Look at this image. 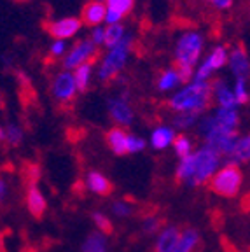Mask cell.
I'll list each match as a JSON object with an SVG mask.
<instances>
[{
	"instance_id": "obj_5",
	"label": "cell",
	"mask_w": 250,
	"mask_h": 252,
	"mask_svg": "<svg viewBox=\"0 0 250 252\" xmlns=\"http://www.w3.org/2000/svg\"><path fill=\"white\" fill-rule=\"evenodd\" d=\"M192 159H194V173H192L191 182L188 184L191 188H199V186L208 184L210 177L222 165V156L212 147L205 146V144L192 151Z\"/></svg>"
},
{
	"instance_id": "obj_14",
	"label": "cell",
	"mask_w": 250,
	"mask_h": 252,
	"mask_svg": "<svg viewBox=\"0 0 250 252\" xmlns=\"http://www.w3.org/2000/svg\"><path fill=\"white\" fill-rule=\"evenodd\" d=\"M25 201H27V209H28V212H30L31 217H37V219H40V217L46 214L47 200H46V196H44V193L40 191L39 188H37L35 184L28 186Z\"/></svg>"
},
{
	"instance_id": "obj_6",
	"label": "cell",
	"mask_w": 250,
	"mask_h": 252,
	"mask_svg": "<svg viewBox=\"0 0 250 252\" xmlns=\"http://www.w3.org/2000/svg\"><path fill=\"white\" fill-rule=\"evenodd\" d=\"M227 65V47L226 46H215L203 60L198 63L192 74V81L198 83H210L214 74Z\"/></svg>"
},
{
	"instance_id": "obj_41",
	"label": "cell",
	"mask_w": 250,
	"mask_h": 252,
	"mask_svg": "<svg viewBox=\"0 0 250 252\" xmlns=\"http://www.w3.org/2000/svg\"><path fill=\"white\" fill-rule=\"evenodd\" d=\"M5 138V131H4V126H0V142H4Z\"/></svg>"
},
{
	"instance_id": "obj_26",
	"label": "cell",
	"mask_w": 250,
	"mask_h": 252,
	"mask_svg": "<svg viewBox=\"0 0 250 252\" xmlns=\"http://www.w3.org/2000/svg\"><path fill=\"white\" fill-rule=\"evenodd\" d=\"M172 147H173V153L180 158L188 156V154H191L192 151H194V144H192V138L189 137V135L186 133H179L175 135V138H173L172 142Z\"/></svg>"
},
{
	"instance_id": "obj_40",
	"label": "cell",
	"mask_w": 250,
	"mask_h": 252,
	"mask_svg": "<svg viewBox=\"0 0 250 252\" xmlns=\"http://www.w3.org/2000/svg\"><path fill=\"white\" fill-rule=\"evenodd\" d=\"M226 252H243V251H240V249H235V247H231V245H227Z\"/></svg>"
},
{
	"instance_id": "obj_1",
	"label": "cell",
	"mask_w": 250,
	"mask_h": 252,
	"mask_svg": "<svg viewBox=\"0 0 250 252\" xmlns=\"http://www.w3.org/2000/svg\"><path fill=\"white\" fill-rule=\"evenodd\" d=\"M205 47V37L201 32L198 30H186L179 35L175 42V65L182 84L192 81V74H194L196 65L199 63V58L203 55Z\"/></svg>"
},
{
	"instance_id": "obj_21",
	"label": "cell",
	"mask_w": 250,
	"mask_h": 252,
	"mask_svg": "<svg viewBox=\"0 0 250 252\" xmlns=\"http://www.w3.org/2000/svg\"><path fill=\"white\" fill-rule=\"evenodd\" d=\"M93 75H94V62L82 63V65H79V67H75L72 70V77H74L75 88H77L79 93H84V91L90 90Z\"/></svg>"
},
{
	"instance_id": "obj_33",
	"label": "cell",
	"mask_w": 250,
	"mask_h": 252,
	"mask_svg": "<svg viewBox=\"0 0 250 252\" xmlns=\"http://www.w3.org/2000/svg\"><path fill=\"white\" fill-rule=\"evenodd\" d=\"M112 214L116 217H121V219L129 217L133 214V205L129 203V201H126V200L114 201V203H112Z\"/></svg>"
},
{
	"instance_id": "obj_3",
	"label": "cell",
	"mask_w": 250,
	"mask_h": 252,
	"mask_svg": "<svg viewBox=\"0 0 250 252\" xmlns=\"http://www.w3.org/2000/svg\"><path fill=\"white\" fill-rule=\"evenodd\" d=\"M243 170L242 165L226 159L222 165L217 168V172L214 173L208 181V188L212 193H215L217 196L222 198H235L240 194L243 188Z\"/></svg>"
},
{
	"instance_id": "obj_16",
	"label": "cell",
	"mask_w": 250,
	"mask_h": 252,
	"mask_svg": "<svg viewBox=\"0 0 250 252\" xmlns=\"http://www.w3.org/2000/svg\"><path fill=\"white\" fill-rule=\"evenodd\" d=\"M175 130H173V126L168 125H159L156 126L153 131H151V138H149V144L151 147L156 151H164L168 149L172 146L173 138H175Z\"/></svg>"
},
{
	"instance_id": "obj_18",
	"label": "cell",
	"mask_w": 250,
	"mask_h": 252,
	"mask_svg": "<svg viewBox=\"0 0 250 252\" xmlns=\"http://www.w3.org/2000/svg\"><path fill=\"white\" fill-rule=\"evenodd\" d=\"M86 188L90 189L91 193L98 194V196H109L112 193V182L103 175L102 172L91 170L86 173Z\"/></svg>"
},
{
	"instance_id": "obj_32",
	"label": "cell",
	"mask_w": 250,
	"mask_h": 252,
	"mask_svg": "<svg viewBox=\"0 0 250 252\" xmlns=\"http://www.w3.org/2000/svg\"><path fill=\"white\" fill-rule=\"evenodd\" d=\"M147 147V142L140 137V135L135 133H128V138H126V149H128V154H138Z\"/></svg>"
},
{
	"instance_id": "obj_22",
	"label": "cell",
	"mask_w": 250,
	"mask_h": 252,
	"mask_svg": "<svg viewBox=\"0 0 250 252\" xmlns=\"http://www.w3.org/2000/svg\"><path fill=\"white\" fill-rule=\"evenodd\" d=\"M180 84H182V79H180V75L175 67L161 70L156 79V88L161 91V93H168V91L179 90Z\"/></svg>"
},
{
	"instance_id": "obj_30",
	"label": "cell",
	"mask_w": 250,
	"mask_h": 252,
	"mask_svg": "<svg viewBox=\"0 0 250 252\" xmlns=\"http://www.w3.org/2000/svg\"><path fill=\"white\" fill-rule=\"evenodd\" d=\"M4 131H5L4 144H7V146L18 147L21 142H23V130H21L18 125H14V123H9V125H5Z\"/></svg>"
},
{
	"instance_id": "obj_28",
	"label": "cell",
	"mask_w": 250,
	"mask_h": 252,
	"mask_svg": "<svg viewBox=\"0 0 250 252\" xmlns=\"http://www.w3.org/2000/svg\"><path fill=\"white\" fill-rule=\"evenodd\" d=\"M233 90V94H235L236 102L238 105H245L249 103L250 98V91H249V79H243V77H235V86L231 88Z\"/></svg>"
},
{
	"instance_id": "obj_34",
	"label": "cell",
	"mask_w": 250,
	"mask_h": 252,
	"mask_svg": "<svg viewBox=\"0 0 250 252\" xmlns=\"http://www.w3.org/2000/svg\"><path fill=\"white\" fill-rule=\"evenodd\" d=\"M142 229H144V233H147V235H156L161 229V219L157 216H147L144 219Z\"/></svg>"
},
{
	"instance_id": "obj_8",
	"label": "cell",
	"mask_w": 250,
	"mask_h": 252,
	"mask_svg": "<svg viewBox=\"0 0 250 252\" xmlns=\"http://www.w3.org/2000/svg\"><path fill=\"white\" fill-rule=\"evenodd\" d=\"M77 88H75L74 77L70 70H63L55 75L51 83V94L58 103H70L77 96Z\"/></svg>"
},
{
	"instance_id": "obj_25",
	"label": "cell",
	"mask_w": 250,
	"mask_h": 252,
	"mask_svg": "<svg viewBox=\"0 0 250 252\" xmlns=\"http://www.w3.org/2000/svg\"><path fill=\"white\" fill-rule=\"evenodd\" d=\"M231 161L238 163H247L250 159V137L249 135H240L238 140H236L235 151H233V156L229 158Z\"/></svg>"
},
{
	"instance_id": "obj_35",
	"label": "cell",
	"mask_w": 250,
	"mask_h": 252,
	"mask_svg": "<svg viewBox=\"0 0 250 252\" xmlns=\"http://www.w3.org/2000/svg\"><path fill=\"white\" fill-rule=\"evenodd\" d=\"M66 49H68V44H66V40H56L53 39L51 46H49V56L55 60H60L65 56Z\"/></svg>"
},
{
	"instance_id": "obj_10",
	"label": "cell",
	"mask_w": 250,
	"mask_h": 252,
	"mask_svg": "<svg viewBox=\"0 0 250 252\" xmlns=\"http://www.w3.org/2000/svg\"><path fill=\"white\" fill-rule=\"evenodd\" d=\"M107 110H109V116L119 128H128V126L133 125V119H135V114H133L131 105L128 103V100L123 98V96H114V98H109L107 102Z\"/></svg>"
},
{
	"instance_id": "obj_27",
	"label": "cell",
	"mask_w": 250,
	"mask_h": 252,
	"mask_svg": "<svg viewBox=\"0 0 250 252\" xmlns=\"http://www.w3.org/2000/svg\"><path fill=\"white\" fill-rule=\"evenodd\" d=\"M103 4H105L107 11L116 12L125 20L135 7V0H103Z\"/></svg>"
},
{
	"instance_id": "obj_19",
	"label": "cell",
	"mask_w": 250,
	"mask_h": 252,
	"mask_svg": "<svg viewBox=\"0 0 250 252\" xmlns=\"http://www.w3.org/2000/svg\"><path fill=\"white\" fill-rule=\"evenodd\" d=\"M126 138H128V131L125 128H119V126H114L107 131L105 142L109 149L112 151L116 156H126L128 149H126Z\"/></svg>"
},
{
	"instance_id": "obj_20",
	"label": "cell",
	"mask_w": 250,
	"mask_h": 252,
	"mask_svg": "<svg viewBox=\"0 0 250 252\" xmlns=\"http://www.w3.org/2000/svg\"><path fill=\"white\" fill-rule=\"evenodd\" d=\"M199 240H201V235H199L198 229L194 228L180 229L177 244L172 252H194L199 245Z\"/></svg>"
},
{
	"instance_id": "obj_4",
	"label": "cell",
	"mask_w": 250,
	"mask_h": 252,
	"mask_svg": "<svg viewBox=\"0 0 250 252\" xmlns=\"http://www.w3.org/2000/svg\"><path fill=\"white\" fill-rule=\"evenodd\" d=\"M131 46H133V37L129 33H126L121 42H118L116 46L107 49L105 56H103L102 63H100V68L96 70V77L100 83L107 84L121 74L123 68L126 67V63H128Z\"/></svg>"
},
{
	"instance_id": "obj_7",
	"label": "cell",
	"mask_w": 250,
	"mask_h": 252,
	"mask_svg": "<svg viewBox=\"0 0 250 252\" xmlns=\"http://www.w3.org/2000/svg\"><path fill=\"white\" fill-rule=\"evenodd\" d=\"M98 49L90 39H81L70 47L66 49L65 56H63V70H74L75 67L82 65V63L94 62L98 58Z\"/></svg>"
},
{
	"instance_id": "obj_29",
	"label": "cell",
	"mask_w": 250,
	"mask_h": 252,
	"mask_svg": "<svg viewBox=\"0 0 250 252\" xmlns=\"http://www.w3.org/2000/svg\"><path fill=\"white\" fill-rule=\"evenodd\" d=\"M198 114H191V112H175L173 118V130H191L192 126L198 123Z\"/></svg>"
},
{
	"instance_id": "obj_36",
	"label": "cell",
	"mask_w": 250,
	"mask_h": 252,
	"mask_svg": "<svg viewBox=\"0 0 250 252\" xmlns=\"http://www.w3.org/2000/svg\"><path fill=\"white\" fill-rule=\"evenodd\" d=\"M90 40L94 44V46L100 49L103 46V27L102 25H98V27H93L90 32Z\"/></svg>"
},
{
	"instance_id": "obj_13",
	"label": "cell",
	"mask_w": 250,
	"mask_h": 252,
	"mask_svg": "<svg viewBox=\"0 0 250 252\" xmlns=\"http://www.w3.org/2000/svg\"><path fill=\"white\" fill-rule=\"evenodd\" d=\"M212 86V98H215V103L219 109H240L238 102H236L233 90L227 84H224V81L217 79L214 83H210Z\"/></svg>"
},
{
	"instance_id": "obj_24",
	"label": "cell",
	"mask_w": 250,
	"mask_h": 252,
	"mask_svg": "<svg viewBox=\"0 0 250 252\" xmlns=\"http://www.w3.org/2000/svg\"><path fill=\"white\" fill-rule=\"evenodd\" d=\"M125 35H126V30H125V27H123V23L105 25V27H103V46L109 49V47L121 42Z\"/></svg>"
},
{
	"instance_id": "obj_12",
	"label": "cell",
	"mask_w": 250,
	"mask_h": 252,
	"mask_svg": "<svg viewBox=\"0 0 250 252\" xmlns=\"http://www.w3.org/2000/svg\"><path fill=\"white\" fill-rule=\"evenodd\" d=\"M81 23L82 27L93 28L98 27V25H103V20H105V4L103 2H98V0H90L86 4L82 5L81 9Z\"/></svg>"
},
{
	"instance_id": "obj_31",
	"label": "cell",
	"mask_w": 250,
	"mask_h": 252,
	"mask_svg": "<svg viewBox=\"0 0 250 252\" xmlns=\"http://www.w3.org/2000/svg\"><path fill=\"white\" fill-rule=\"evenodd\" d=\"M91 219H93V222H94V226L98 228V231H102L103 235H109V233H112V229H114L112 220H110L103 212H93V214H91Z\"/></svg>"
},
{
	"instance_id": "obj_11",
	"label": "cell",
	"mask_w": 250,
	"mask_h": 252,
	"mask_svg": "<svg viewBox=\"0 0 250 252\" xmlns=\"http://www.w3.org/2000/svg\"><path fill=\"white\" fill-rule=\"evenodd\" d=\"M227 65H229L231 72L235 77L249 79L250 74V60L249 53H247L245 46L238 44L233 49H227Z\"/></svg>"
},
{
	"instance_id": "obj_38",
	"label": "cell",
	"mask_w": 250,
	"mask_h": 252,
	"mask_svg": "<svg viewBox=\"0 0 250 252\" xmlns=\"http://www.w3.org/2000/svg\"><path fill=\"white\" fill-rule=\"evenodd\" d=\"M9 196V182L4 177H0V203H4V200Z\"/></svg>"
},
{
	"instance_id": "obj_2",
	"label": "cell",
	"mask_w": 250,
	"mask_h": 252,
	"mask_svg": "<svg viewBox=\"0 0 250 252\" xmlns=\"http://www.w3.org/2000/svg\"><path fill=\"white\" fill-rule=\"evenodd\" d=\"M210 83L189 81L184 86H180L179 90H175V93L170 98V109L173 112H191V114L201 116L212 105Z\"/></svg>"
},
{
	"instance_id": "obj_37",
	"label": "cell",
	"mask_w": 250,
	"mask_h": 252,
	"mask_svg": "<svg viewBox=\"0 0 250 252\" xmlns=\"http://www.w3.org/2000/svg\"><path fill=\"white\" fill-rule=\"evenodd\" d=\"M207 2L214 5L215 9H219V11H226V9H229L233 5L235 0H207Z\"/></svg>"
},
{
	"instance_id": "obj_39",
	"label": "cell",
	"mask_w": 250,
	"mask_h": 252,
	"mask_svg": "<svg viewBox=\"0 0 250 252\" xmlns=\"http://www.w3.org/2000/svg\"><path fill=\"white\" fill-rule=\"evenodd\" d=\"M7 251V245H5V236L0 233V252H5Z\"/></svg>"
},
{
	"instance_id": "obj_9",
	"label": "cell",
	"mask_w": 250,
	"mask_h": 252,
	"mask_svg": "<svg viewBox=\"0 0 250 252\" xmlns=\"http://www.w3.org/2000/svg\"><path fill=\"white\" fill-rule=\"evenodd\" d=\"M47 33L56 40H70L77 35L82 28V23L75 16H65L51 23H47Z\"/></svg>"
},
{
	"instance_id": "obj_15",
	"label": "cell",
	"mask_w": 250,
	"mask_h": 252,
	"mask_svg": "<svg viewBox=\"0 0 250 252\" xmlns=\"http://www.w3.org/2000/svg\"><path fill=\"white\" fill-rule=\"evenodd\" d=\"M214 118L215 125L219 126L220 130L224 131H238V126H240V112L238 109H215V112L212 114Z\"/></svg>"
},
{
	"instance_id": "obj_23",
	"label": "cell",
	"mask_w": 250,
	"mask_h": 252,
	"mask_svg": "<svg viewBox=\"0 0 250 252\" xmlns=\"http://www.w3.org/2000/svg\"><path fill=\"white\" fill-rule=\"evenodd\" d=\"M81 252H109V242H107V235L102 231H94L88 235V238L82 242Z\"/></svg>"
},
{
	"instance_id": "obj_42",
	"label": "cell",
	"mask_w": 250,
	"mask_h": 252,
	"mask_svg": "<svg viewBox=\"0 0 250 252\" xmlns=\"http://www.w3.org/2000/svg\"><path fill=\"white\" fill-rule=\"evenodd\" d=\"M18 2H23V0H18Z\"/></svg>"
},
{
	"instance_id": "obj_17",
	"label": "cell",
	"mask_w": 250,
	"mask_h": 252,
	"mask_svg": "<svg viewBox=\"0 0 250 252\" xmlns=\"http://www.w3.org/2000/svg\"><path fill=\"white\" fill-rule=\"evenodd\" d=\"M180 228L177 226H164L156 233V244H154V252H172L179 238Z\"/></svg>"
}]
</instances>
